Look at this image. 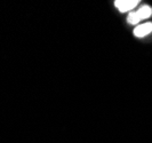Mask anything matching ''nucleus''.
Here are the masks:
<instances>
[{
	"mask_svg": "<svg viewBox=\"0 0 152 143\" xmlns=\"http://www.w3.org/2000/svg\"><path fill=\"white\" fill-rule=\"evenodd\" d=\"M152 15V7L149 5H142L137 10L130 12L127 16V22L130 25H138V23L143 20L149 18Z\"/></svg>",
	"mask_w": 152,
	"mask_h": 143,
	"instance_id": "nucleus-1",
	"label": "nucleus"
},
{
	"mask_svg": "<svg viewBox=\"0 0 152 143\" xmlns=\"http://www.w3.org/2000/svg\"><path fill=\"white\" fill-rule=\"evenodd\" d=\"M152 32V23L151 22H145L142 24H138L135 26V29L133 31L134 36L136 38H143L148 34H150Z\"/></svg>",
	"mask_w": 152,
	"mask_h": 143,
	"instance_id": "nucleus-3",
	"label": "nucleus"
},
{
	"mask_svg": "<svg viewBox=\"0 0 152 143\" xmlns=\"http://www.w3.org/2000/svg\"><path fill=\"white\" fill-rule=\"evenodd\" d=\"M140 0H115L114 7L117 8L120 13H127V12H133V9L137 7L140 4Z\"/></svg>",
	"mask_w": 152,
	"mask_h": 143,
	"instance_id": "nucleus-2",
	"label": "nucleus"
}]
</instances>
